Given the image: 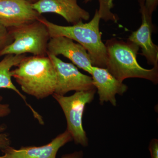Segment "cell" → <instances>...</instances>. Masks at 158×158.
<instances>
[{
    "label": "cell",
    "mask_w": 158,
    "mask_h": 158,
    "mask_svg": "<svg viewBox=\"0 0 158 158\" xmlns=\"http://www.w3.org/2000/svg\"><path fill=\"white\" fill-rule=\"evenodd\" d=\"M11 71L24 93L42 99L55 93L56 75L53 64L48 56H25Z\"/></svg>",
    "instance_id": "cell-1"
},
{
    "label": "cell",
    "mask_w": 158,
    "mask_h": 158,
    "mask_svg": "<svg viewBox=\"0 0 158 158\" xmlns=\"http://www.w3.org/2000/svg\"><path fill=\"white\" fill-rule=\"evenodd\" d=\"M101 19V15L96 9L90 22H80L72 26L59 25L51 22L43 16L39 19L46 26L51 38L62 36L76 41L87 51L93 66L106 68V48L102 41L99 30Z\"/></svg>",
    "instance_id": "cell-2"
},
{
    "label": "cell",
    "mask_w": 158,
    "mask_h": 158,
    "mask_svg": "<svg viewBox=\"0 0 158 158\" xmlns=\"http://www.w3.org/2000/svg\"><path fill=\"white\" fill-rule=\"evenodd\" d=\"M106 48V69L120 81L130 78L146 79L155 85L158 83V66L151 69L139 65L137 59L139 47L133 43L113 38L105 44Z\"/></svg>",
    "instance_id": "cell-3"
},
{
    "label": "cell",
    "mask_w": 158,
    "mask_h": 158,
    "mask_svg": "<svg viewBox=\"0 0 158 158\" xmlns=\"http://www.w3.org/2000/svg\"><path fill=\"white\" fill-rule=\"evenodd\" d=\"M39 19L9 29L13 41L1 52L0 56L27 53L38 56H47L51 37L46 26Z\"/></svg>",
    "instance_id": "cell-4"
},
{
    "label": "cell",
    "mask_w": 158,
    "mask_h": 158,
    "mask_svg": "<svg viewBox=\"0 0 158 158\" xmlns=\"http://www.w3.org/2000/svg\"><path fill=\"white\" fill-rule=\"evenodd\" d=\"M96 88L76 91L69 96L54 94L52 96L62 108L67 122V130L75 143L84 147L88 145V139L83 126L85 107L94 98Z\"/></svg>",
    "instance_id": "cell-5"
},
{
    "label": "cell",
    "mask_w": 158,
    "mask_h": 158,
    "mask_svg": "<svg viewBox=\"0 0 158 158\" xmlns=\"http://www.w3.org/2000/svg\"><path fill=\"white\" fill-rule=\"evenodd\" d=\"M56 71V84L55 93L65 95L71 91L95 89L91 77L81 73L72 63L63 62L58 56L48 54Z\"/></svg>",
    "instance_id": "cell-6"
},
{
    "label": "cell",
    "mask_w": 158,
    "mask_h": 158,
    "mask_svg": "<svg viewBox=\"0 0 158 158\" xmlns=\"http://www.w3.org/2000/svg\"><path fill=\"white\" fill-rule=\"evenodd\" d=\"M141 13V25L134 31L128 40L141 48L142 56L149 65L158 66V47L153 42L152 35L153 29L152 15H150L144 4V0H138Z\"/></svg>",
    "instance_id": "cell-7"
},
{
    "label": "cell",
    "mask_w": 158,
    "mask_h": 158,
    "mask_svg": "<svg viewBox=\"0 0 158 158\" xmlns=\"http://www.w3.org/2000/svg\"><path fill=\"white\" fill-rule=\"evenodd\" d=\"M42 16L26 0H0V23L8 29L33 22Z\"/></svg>",
    "instance_id": "cell-8"
},
{
    "label": "cell",
    "mask_w": 158,
    "mask_h": 158,
    "mask_svg": "<svg viewBox=\"0 0 158 158\" xmlns=\"http://www.w3.org/2000/svg\"><path fill=\"white\" fill-rule=\"evenodd\" d=\"M48 54L56 56L62 55L79 68L91 74L93 65L89 54L84 47L72 40L62 36L51 37Z\"/></svg>",
    "instance_id": "cell-9"
},
{
    "label": "cell",
    "mask_w": 158,
    "mask_h": 158,
    "mask_svg": "<svg viewBox=\"0 0 158 158\" xmlns=\"http://www.w3.org/2000/svg\"><path fill=\"white\" fill-rule=\"evenodd\" d=\"M32 6L39 14L59 15L73 25L88 20L90 17L89 12L79 6L77 0H39Z\"/></svg>",
    "instance_id": "cell-10"
},
{
    "label": "cell",
    "mask_w": 158,
    "mask_h": 158,
    "mask_svg": "<svg viewBox=\"0 0 158 158\" xmlns=\"http://www.w3.org/2000/svg\"><path fill=\"white\" fill-rule=\"evenodd\" d=\"M94 86L98 90L100 104L110 102L113 106H116V96L123 95L128 87L123 82L118 81L106 68L93 66L90 74Z\"/></svg>",
    "instance_id": "cell-11"
},
{
    "label": "cell",
    "mask_w": 158,
    "mask_h": 158,
    "mask_svg": "<svg viewBox=\"0 0 158 158\" xmlns=\"http://www.w3.org/2000/svg\"><path fill=\"white\" fill-rule=\"evenodd\" d=\"M73 141L67 130L50 142L40 146L22 147L17 149L11 146L2 152L3 158H56L58 151L68 142Z\"/></svg>",
    "instance_id": "cell-12"
},
{
    "label": "cell",
    "mask_w": 158,
    "mask_h": 158,
    "mask_svg": "<svg viewBox=\"0 0 158 158\" xmlns=\"http://www.w3.org/2000/svg\"><path fill=\"white\" fill-rule=\"evenodd\" d=\"M26 56L25 54L19 56L6 55L2 60L0 61V89L5 88L10 89L17 93L22 99L26 106L31 110L34 117L38 120L40 123L43 124L44 121L42 117L27 102L26 97L23 95V94L15 86L11 81V68L17 66L23 58Z\"/></svg>",
    "instance_id": "cell-13"
},
{
    "label": "cell",
    "mask_w": 158,
    "mask_h": 158,
    "mask_svg": "<svg viewBox=\"0 0 158 158\" xmlns=\"http://www.w3.org/2000/svg\"><path fill=\"white\" fill-rule=\"evenodd\" d=\"M99 2V9L98 10L99 14L101 19L105 20L111 19L116 20L115 15L111 12V9L113 6V0H98Z\"/></svg>",
    "instance_id": "cell-14"
},
{
    "label": "cell",
    "mask_w": 158,
    "mask_h": 158,
    "mask_svg": "<svg viewBox=\"0 0 158 158\" xmlns=\"http://www.w3.org/2000/svg\"><path fill=\"white\" fill-rule=\"evenodd\" d=\"M13 41V38L9 29L0 23V54Z\"/></svg>",
    "instance_id": "cell-15"
},
{
    "label": "cell",
    "mask_w": 158,
    "mask_h": 158,
    "mask_svg": "<svg viewBox=\"0 0 158 158\" xmlns=\"http://www.w3.org/2000/svg\"><path fill=\"white\" fill-rule=\"evenodd\" d=\"M6 129L5 124H0V150L2 152L11 146V140L9 135L5 132Z\"/></svg>",
    "instance_id": "cell-16"
},
{
    "label": "cell",
    "mask_w": 158,
    "mask_h": 158,
    "mask_svg": "<svg viewBox=\"0 0 158 158\" xmlns=\"http://www.w3.org/2000/svg\"><path fill=\"white\" fill-rule=\"evenodd\" d=\"M148 149L150 153L151 158H158V140L152 139L150 142Z\"/></svg>",
    "instance_id": "cell-17"
},
{
    "label": "cell",
    "mask_w": 158,
    "mask_h": 158,
    "mask_svg": "<svg viewBox=\"0 0 158 158\" xmlns=\"http://www.w3.org/2000/svg\"><path fill=\"white\" fill-rule=\"evenodd\" d=\"M2 97L0 96V118L8 116L11 112L9 105L2 103Z\"/></svg>",
    "instance_id": "cell-18"
},
{
    "label": "cell",
    "mask_w": 158,
    "mask_h": 158,
    "mask_svg": "<svg viewBox=\"0 0 158 158\" xmlns=\"http://www.w3.org/2000/svg\"><path fill=\"white\" fill-rule=\"evenodd\" d=\"M144 4L150 15H152L157 7L158 0H144Z\"/></svg>",
    "instance_id": "cell-19"
},
{
    "label": "cell",
    "mask_w": 158,
    "mask_h": 158,
    "mask_svg": "<svg viewBox=\"0 0 158 158\" xmlns=\"http://www.w3.org/2000/svg\"><path fill=\"white\" fill-rule=\"evenodd\" d=\"M84 153L82 151L75 152L72 153L65 155L61 158H83Z\"/></svg>",
    "instance_id": "cell-20"
},
{
    "label": "cell",
    "mask_w": 158,
    "mask_h": 158,
    "mask_svg": "<svg viewBox=\"0 0 158 158\" xmlns=\"http://www.w3.org/2000/svg\"><path fill=\"white\" fill-rule=\"evenodd\" d=\"M26 1L31 3V4H33V3L36 2H37V1H39V0H26Z\"/></svg>",
    "instance_id": "cell-21"
},
{
    "label": "cell",
    "mask_w": 158,
    "mask_h": 158,
    "mask_svg": "<svg viewBox=\"0 0 158 158\" xmlns=\"http://www.w3.org/2000/svg\"><path fill=\"white\" fill-rule=\"evenodd\" d=\"M91 1H92V0H85L84 2H85V3H87L89 2H90Z\"/></svg>",
    "instance_id": "cell-22"
},
{
    "label": "cell",
    "mask_w": 158,
    "mask_h": 158,
    "mask_svg": "<svg viewBox=\"0 0 158 158\" xmlns=\"http://www.w3.org/2000/svg\"><path fill=\"white\" fill-rule=\"evenodd\" d=\"M0 158H3L2 156H0Z\"/></svg>",
    "instance_id": "cell-23"
}]
</instances>
